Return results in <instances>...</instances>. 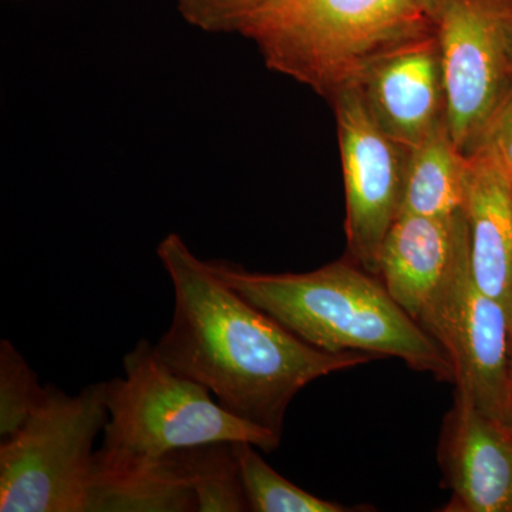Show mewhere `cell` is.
I'll return each mask as SVG.
<instances>
[{
	"instance_id": "obj_20",
	"label": "cell",
	"mask_w": 512,
	"mask_h": 512,
	"mask_svg": "<svg viewBox=\"0 0 512 512\" xmlns=\"http://www.w3.org/2000/svg\"><path fill=\"white\" fill-rule=\"evenodd\" d=\"M419 8L426 13L427 16L431 20H436L437 15H439L441 6H443L444 0H416Z\"/></svg>"
},
{
	"instance_id": "obj_5",
	"label": "cell",
	"mask_w": 512,
	"mask_h": 512,
	"mask_svg": "<svg viewBox=\"0 0 512 512\" xmlns=\"http://www.w3.org/2000/svg\"><path fill=\"white\" fill-rule=\"evenodd\" d=\"M106 392V382L76 396L47 384L26 423L0 441V511L87 512Z\"/></svg>"
},
{
	"instance_id": "obj_10",
	"label": "cell",
	"mask_w": 512,
	"mask_h": 512,
	"mask_svg": "<svg viewBox=\"0 0 512 512\" xmlns=\"http://www.w3.org/2000/svg\"><path fill=\"white\" fill-rule=\"evenodd\" d=\"M355 87L377 126L409 148L447 117L437 36L377 60Z\"/></svg>"
},
{
	"instance_id": "obj_12",
	"label": "cell",
	"mask_w": 512,
	"mask_h": 512,
	"mask_svg": "<svg viewBox=\"0 0 512 512\" xmlns=\"http://www.w3.org/2000/svg\"><path fill=\"white\" fill-rule=\"evenodd\" d=\"M466 202L468 264L478 288L510 308L512 293V180L473 156Z\"/></svg>"
},
{
	"instance_id": "obj_18",
	"label": "cell",
	"mask_w": 512,
	"mask_h": 512,
	"mask_svg": "<svg viewBox=\"0 0 512 512\" xmlns=\"http://www.w3.org/2000/svg\"><path fill=\"white\" fill-rule=\"evenodd\" d=\"M266 0H174L178 12L208 33H241Z\"/></svg>"
},
{
	"instance_id": "obj_13",
	"label": "cell",
	"mask_w": 512,
	"mask_h": 512,
	"mask_svg": "<svg viewBox=\"0 0 512 512\" xmlns=\"http://www.w3.org/2000/svg\"><path fill=\"white\" fill-rule=\"evenodd\" d=\"M198 511L178 451L157 460L104 463L94 456L87 512Z\"/></svg>"
},
{
	"instance_id": "obj_9",
	"label": "cell",
	"mask_w": 512,
	"mask_h": 512,
	"mask_svg": "<svg viewBox=\"0 0 512 512\" xmlns=\"http://www.w3.org/2000/svg\"><path fill=\"white\" fill-rule=\"evenodd\" d=\"M439 463L448 512H512V433L456 393L444 419Z\"/></svg>"
},
{
	"instance_id": "obj_17",
	"label": "cell",
	"mask_w": 512,
	"mask_h": 512,
	"mask_svg": "<svg viewBox=\"0 0 512 512\" xmlns=\"http://www.w3.org/2000/svg\"><path fill=\"white\" fill-rule=\"evenodd\" d=\"M46 393L18 349L0 342V441L9 439L35 412Z\"/></svg>"
},
{
	"instance_id": "obj_4",
	"label": "cell",
	"mask_w": 512,
	"mask_h": 512,
	"mask_svg": "<svg viewBox=\"0 0 512 512\" xmlns=\"http://www.w3.org/2000/svg\"><path fill=\"white\" fill-rule=\"evenodd\" d=\"M124 377L107 383L109 420L96 458L104 463L157 460L208 443L248 441L265 453L281 436L225 410L207 387L174 372L140 340L123 360Z\"/></svg>"
},
{
	"instance_id": "obj_22",
	"label": "cell",
	"mask_w": 512,
	"mask_h": 512,
	"mask_svg": "<svg viewBox=\"0 0 512 512\" xmlns=\"http://www.w3.org/2000/svg\"><path fill=\"white\" fill-rule=\"evenodd\" d=\"M507 39H508V55H510L511 69H512V10L510 18L507 23Z\"/></svg>"
},
{
	"instance_id": "obj_15",
	"label": "cell",
	"mask_w": 512,
	"mask_h": 512,
	"mask_svg": "<svg viewBox=\"0 0 512 512\" xmlns=\"http://www.w3.org/2000/svg\"><path fill=\"white\" fill-rule=\"evenodd\" d=\"M239 476L247 498L248 511L254 512H353L365 508L322 500L282 477L259 456L248 441L231 443Z\"/></svg>"
},
{
	"instance_id": "obj_8",
	"label": "cell",
	"mask_w": 512,
	"mask_h": 512,
	"mask_svg": "<svg viewBox=\"0 0 512 512\" xmlns=\"http://www.w3.org/2000/svg\"><path fill=\"white\" fill-rule=\"evenodd\" d=\"M329 101L345 180L348 259L379 276L380 249L402 208L410 148L377 126L355 86Z\"/></svg>"
},
{
	"instance_id": "obj_14",
	"label": "cell",
	"mask_w": 512,
	"mask_h": 512,
	"mask_svg": "<svg viewBox=\"0 0 512 512\" xmlns=\"http://www.w3.org/2000/svg\"><path fill=\"white\" fill-rule=\"evenodd\" d=\"M471 160L454 143L447 117L410 148L400 214L454 217L463 210Z\"/></svg>"
},
{
	"instance_id": "obj_6",
	"label": "cell",
	"mask_w": 512,
	"mask_h": 512,
	"mask_svg": "<svg viewBox=\"0 0 512 512\" xmlns=\"http://www.w3.org/2000/svg\"><path fill=\"white\" fill-rule=\"evenodd\" d=\"M417 323L447 353L456 393L501 423L511 390L510 308L474 282L463 210L453 262Z\"/></svg>"
},
{
	"instance_id": "obj_21",
	"label": "cell",
	"mask_w": 512,
	"mask_h": 512,
	"mask_svg": "<svg viewBox=\"0 0 512 512\" xmlns=\"http://www.w3.org/2000/svg\"><path fill=\"white\" fill-rule=\"evenodd\" d=\"M501 424L512 433V389L510 392V397H508L507 407L504 410L503 419H501Z\"/></svg>"
},
{
	"instance_id": "obj_19",
	"label": "cell",
	"mask_w": 512,
	"mask_h": 512,
	"mask_svg": "<svg viewBox=\"0 0 512 512\" xmlns=\"http://www.w3.org/2000/svg\"><path fill=\"white\" fill-rule=\"evenodd\" d=\"M473 156L490 161L512 180V87L488 121Z\"/></svg>"
},
{
	"instance_id": "obj_3",
	"label": "cell",
	"mask_w": 512,
	"mask_h": 512,
	"mask_svg": "<svg viewBox=\"0 0 512 512\" xmlns=\"http://www.w3.org/2000/svg\"><path fill=\"white\" fill-rule=\"evenodd\" d=\"M241 35L269 69L330 100L377 60L436 36V23L416 0H266Z\"/></svg>"
},
{
	"instance_id": "obj_2",
	"label": "cell",
	"mask_w": 512,
	"mask_h": 512,
	"mask_svg": "<svg viewBox=\"0 0 512 512\" xmlns=\"http://www.w3.org/2000/svg\"><path fill=\"white\" fill-rule=\"evenodd\" d=\"M218 279L303 342L329 353L394 357L454 383L447 353L380 281L350 259L305 274H261L207 261Z\"/></svg>"
},
{
	"instance_id": "obj_11",
	"label": "cell",
	"mask_w": 512,
	"mask_h": 512,
	"mask_svg": "<svg viewBox=\"0 0 512 512\" xmlns=\"http://www.w3.org/2000/svg\"><path fill=\"white\" fill-rule=\"evenodd\" d=\"M460 214H402L384 238L379 256L380 281L416 322L453 262Z\"/></svg>"
},
{
	"instance_id": "obj_7",
	"label": "cell",
	"mask_w": 512,
	"mask_h": 512,
	"mask_svg": "<svg viewBox=\"0 0 512 512\" xmlns=\"http://www.w3.org/2000/svg\"><path fill=\"white\" fill-rule=\"evenodd\" d=\"M512 0H444L436 20L446 116L454 143L473 156L512 87L507 23Z\"/></svg>"
},
{
	"instance_id": "obj_1",
	"label": "cell",
	"mask_w": 512,
	"mask_h": 512,
	"mask_svg": "<svg viewBox=\"0 0 512 512\" xmlns=\"http://www.w3.org/2000/svg\"><path fill=\"white\" fill-rule=\"evenodd\" d=\"M157 255L174 289L173 320L154 345L157 356L241 419L282 437L296 394L320 377L375 359L303 342L218 279L178 234L167 235Z\"/></svg>"
},
{
	"instance_id": "obj_16",
	"label": "cell",
	"mask_w": 512,
	"mask_h": 512,
	"mask_svg": "<svg viewBox=\"0 0 512 512\" xmlns=\"http://www.w3.org/2000/svg\"><path fill=\"white\" fill-rule=\"evenodd\" d=\"M200 512L248 511L231 443L201 444L178 451Z\"/></svg>"
},
{
	"instance_id": "obj_23",
	"label": "cell",
	"mask_w": 512,
	"mask_h": 512,
	"mask_svg": "<svg viewBox=\"0 0 512 512\" xmlns=\"http://www.w3.org/2000/svg\"><path fill=\"white\" fill-rule=\"evenodd\" d=\"M510 333H511V389H512V293L510 299ZM511 392V390H510Z\"/></svg>"
}]
</instances>
